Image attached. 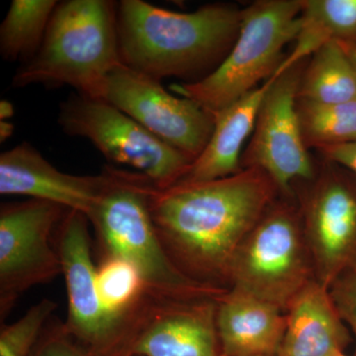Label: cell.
Listing matches in <instances>:
<instances>
[{
  "instance_id": "7402d4cb",
  "label": "cell",
  "mask_w": 356,
  "mask_h": 356,
  "mask_svg": "<svg viewBox=\"0 0 356 356\" xmlns=\"http://www.w3.org/2000/svg\"><path fill=\"white\" fill-rule=\"evenodd\" d=\"M96 285L104 308L128 323L135 322L149 296L137 269L119 257H105L96 267Z\"/></svg>"
},
{
  "instance_id": "52a82bcc",
  "label": "cell",
  "mask_w": 356,
  "mask_h": 356,
  "mask_svg": "<svg viewBox=\"0 0 356 356\" xmlns=\"http://www.w3.org/2000/svg\"><path fill=\"white\" fill-rule=\"evenodd\" d=\"M58 124L67 135L88 140L108 161L133 168L159 191L177 184L193 163L103 99L70 96L60 105Z\"/></svg>"
},
{
  "instance_id": "6da1fadb",
  "label": "cell",
  "mask_w": 356,
  "mask_h": 356,
  "mask_svg": "<svg viewBox=\"0 0 356 356\" xmlns=\"http://www.w3.org/2000/svg\"><path fill=\"white\" fill-rule=\"evenodd\" d=\"M277 194L266 172L250 168L220 179L154 188L149 207L173 264L191 280L225 289L236 248Z\"/></svg>"
},
{
  "instance_id": "7a4b0ae2",
  "label": "cell",
  "mask_w": 356,
  "mask_h": 356,
  "mask_svg": "<svg viewBox=\"0 0 356 356\" xmlns=\"http://www.w3.org/2000/svg\"><path fill=\"white\" fill-rule=\"evenodd\" d=\"M243 9L207 4L177 13L143 0L117 3L121 63L161 81L168 77L196 83L219 67L233 48Z\"/></svg>"
},
{
  "instance_id": "9a60e30c",
  "label": "cell",
  "mask_w": 356,
  "mask_h": 356,
  "mask_svg": "<svg viewBox=\"0 0 356 356\" xmlns=\"http://www.w3.org/2000/svg\"><path fill=\"white\" fill-rule=\"evenodd\" d=\"M286 322L277 307L231 288L217 303L222 356H277Z\"/></svg>"
},
{
  "instance_id": "603a6c76",
  "label": "cell",
  "mask_w": 356,
  "mask_h": 356,
  "mask_svg": "<svg viewBox=\"0 0 356 356\" xmlns=\"http://www.w3.org/2000/svg\"><path fill=\"white\" fill-rule=\"evenodd\" d=\"M56 309L55 302L43 299L13 324L2 325L0 356H31Z\"/></svg>"
},
{
  "instance_id": "3957f363",
  "label": "cell",
  "mask_w": 356,
  "mask_h": 356,
  "mask_svg": "<svg viewBox=\"0 0 356 356\" xmlns=\"http://www.w3.org/2000/svg\"><path fill=\"white\" fill-rule=\"evenodd\" d=\"M121 64L116 2L65 0L56 7L39 51L21 64L11 86H67L102 99L110 72Z\"/></svg>"
},
{
  "instance_id": "d6986e66",
  "label": "cell",
  "mask_w": 356,
  "mask_h": 356,
  "mask_svg": "<svg viewBox=\"0 0 356 356\" xmlns=\"http://www.w3.org/2000/svg\"><path fill=\"white\" fill-rule=\"evenodd\" d=\"M298 99L323 104L356 102V70L339 42L325 44L307 62Z\"/></svg>"
},
{
  "instance_id": "e0dca14e",
  "label": "cell",
  "mask_w": 356,
  "mask_h": 356,
  "mask_svg": "<svg viewBox=\"0 0 356 356\" xmlns=\"http://www.w3.org/2000/svg\"><path fill=\"white\" fill-rule=\"evenodd\" d=\"M273 81L271 76L215 115L214 130L207 146L177 184L210 181L231 177L243 170L241 161L243 145L254 132L262 99Z\"/></svg>"
},
{
  "instance_id": "cb8c5ba5",
  "label": "cell",
  "mask_w": 356,
  "mask_h": 356,
  "mask_svg": "<svg viewBox=\"0 0 356 356\" xmlns=\"http://www.w3.org/2000/svg\"><path fill=\"white\" fill-rule=\"evenodd\" d=\"M31 356H95L65 331L64 325L42 334Z\"/></svg>"
},
{
  "instance_id": "83f0119b",
  "label": "cell",
  "mask_w": 356,
  "mask_h": 356,
  "mask_svg": "<svg viewBox=\"0 0 356 356\" xmlns=\"http://www.w3.org/2000/svg\"><path fill=\"white\" fill-rule=\"evenodd\" d=\"M14 133V125L9 121H0V140L1 143L8 140Z\"/></svg>"
},
{
  "instance_id": "277c9868",
  "label": "cell",
  "mask_w": 356,
  "mask_h": 356,
  "mask_svg": "<svg viewBox=\"0 0 356 356\" xmlns=\"http://www.w3.org/2000/svg\"><path fill=\"white\" fill-rule=\"evenodd\" d=\"M154 188L139 173L120 170L117 184L88 218L105 257L130 262L140 273L152 299H219L228 290L191 280L166 254L149 213V196Z\"/></svg>"
},
{
  "instance_id": "8992f818",
  "label": "cell",
  "mask_w": 356,
  "mask_h": 356,
  "mask_svg": "<svg viewBox=\"0 0 356 356\" xmlns=\"http://www.w3.org/2000/svg\"><path fill=\"white\" fill-rule=\"evenodd\" d=\"M312 280L313 266L299 207L276 200L236 248L227 282L286 311Z\"/></svg>"
},
{
  "instance_id": "ba28073f",
  "label": "cell",
  "mask_w": 356,
  "mask_h": 356,
  "mask_svg": "<svg viewBox=\"0 0 356 356\" xmlns=\"http://www.w3.org/2000/svg\"><path fill=\"white\" fill-rule=\"evenodd\" d=\"M88 218L69 211L58 228L57 250L67 292L64 327L95 356H126L134 323L114 317L103 306L90 252Z\"/></svg>"
},
{
  "instance_id": "ffe728a7",
  "label": "cell",
  "mask_w": 356,
  "mask_h": 356,
  "mask_svg": "<svg viewBox=\"0 0 356 356\" xmlns=\"http://www.w3.org/2000/svg\"><path fill=\"white\" fill-rule=\"evenodd\" d=\"M56 0H13L0 26V53L9 62L31 60L43 43Z\"/></svg>"
},
{
  "instance_id": "44dd1931",
  "label": "cell",
  "mask_w": 356,
  "mask_h": 356,
  "mask_svg": "<svg viewBox=\"0 0 356 356\" xmlns=\"http://www.w3.org/2000/svg\"><path fill=\"white\" fill-rule=\"evenodd\" d=\"M297 113L308 149L356 143V102L323 104L298 99Z\"/></svg>"
},
{
  "instance_id": "8fae6325",
  "label": "cell",
  "mask_w": 356,
  "mask_h": 356,
  "mask_svg": "<svg viewBox=\"0 0 356 356\" xmlns=\"http://www.w3.org/2000/svg\"><path fill=\"white\" fill-rule=\"evenodd\" d=\"M70 210L30 199L0 208V316L6 318L18 298L36 285L63 274L51 235Z\"/></svg>"
},
{
  "instance_id": "f1b7e54d",
  "label": "cell",
  "mask_w": 356,
  "mask_h": 356,
  "mask_svg": "<svg viewBox=\"0 0 356 356\" xmlns=\"http://www.w3.org/2000/svg\"><path fill=\"white\" fill-rule=\"evenodd\" d=\"M343 47V50L348 54V58H350L351 63L355 65L356 70V44L355 43H343L339 42Z\"/></svg>"
},
{
  "instance_id": "9c48e42d",
  "label": "cell",
  "mask_w": 356,
  "mask_h": 356,
  "mask_svg": "<svg viewBox=\"0 0 356 356\" xmlns=\"http://www.w3.org/2000/svg\"><path fill=\"white\" fill-rule=\"evenodd\" d=\"M300 204L314 278L329 289L356 270V175L324 159Z\"/></svg>"
},
{
  "instance_id": "5bb4252c",
  "label": "cell",
  "mask_w": 356,
  "mask_h": 356,
  "mask_svg": "<svg viewBox=\"0 0 356 356\" xmlns=\"http://www.w3.org/2000/svg\"><path fill=\"white\" fill-rule=\"evenodd\" d=\"M120 170L107 166L99 175H74L58 170L29 143L0 156V194L27 196L58 204L89 218L119 179Z\"/></svg>"
},
{
  "instance_id": "2e32d148",
  "label": "cell",
  "mask_w": 356,
  "mask_h": 356,
  "mask_svg": "<svg viewBox=\"0 0 356 356\" xmlns=\"http://www.w3.org/2000/svg\"><path fill=\"white\" fill-rule=\"evenodd\" d=\"M277 356H331L344 353L351 337L329 289L314 278L290 302Z\"/></svg>"
},
{
  "instance_id": "484cf974",
  "label": "cell",
  "mask_w": 356,
  "mask_h": 356,
  "mask_svg": "<svg viewBox=\"0 0 356 356\" xmlns=\"http://www.w3.org/2000/svg\"><path fill=\"white\" fill-rule=\"evenodd\" d=\"M317 152L323 159L343 165L356 175V143L341 146L321 147Z\"/></svg>"
},
{
  "instance_id": "ac0fdd59",
  "label": "cell",
  "mask_w": 356,
  "mask_h": 356,
  "mask_svg": "<svg viewBox=\"0 0 356 356\" xmlns=\"http://www.w3.org/2000/svg\"><path fill=\"white\" fill-rule=\"evenodd\" d=\"M294 42L274 76L308 60L332 42L356 44V0H303Z\"/></svg>"
},
{
  "instance_id": "4fadbf2b",
  "label": "cell",
  "mask_w": 356,
  "mask_h": 356,
  "mask_svg": "<svg viewBox=\"0 0 356 356\" xmlns=\"http://www.w3.org/2000/svg\"><path fill=\"white\" fill-rule=\"evenodd\" d=\"M219 299L168 301L147 296L126 356H222L216 325Z\"/></svg>"
},
{
  "instance_id": "f546056e",
  "label": "cell",
  "mask_w": 356,
  "mask_h": 356,
  "mask_svg": "<svg viewBox=\"0 0 356 356\" xmlns=\"http://www.w3.org/2000/svg\"><path fill=\"white\" fill-rule=\"evenodd\" d=\"M331 356H348V355H344V353H334V355H332Z\"/></svg>"
},
{
  "instance_id": "7c38bea8",
  "label": "cell",
  "mask_w": 356,
  "mask_h": 356,
  "mask_svg": "<svg viewBox=\"0 0 356 356\" xmlns=\"http://www.w3.org/2000/svg\"><path fill=\"white\" fill-rule=\"evenodd\" d=\"M102 99L192 161L202 153L214 130V115L123 64L110 72Z\"/></svg>"
},
{
  "instance_id": "30bf717a",
  "label": "cell",
  "mask_w": 356,
  "mask_h": 356,
  "mask_svg": "<svg viewBox=\"0 0 356 356\" xmlns=\"http://www.w3.org/2000/svg\"><path fill=\"white\" fill-rule=\"evenodd\" d=\"M308 60L273 76L262 99L254 132L243 151L242 168H259L273 179L281 195L294 197L297 179L311 181L316 175L304 142L297 100L302 74Z\"/></svg>"
},
{
  "instance_id": "d4e9b609",
  "label": "cell",
  "mask_w": 356,
  "mask_h": 356,
  "mask_svg": "<svg viewBox=\"0 0 356 356\" xmlns=\"http://www.w3.org/2000/svg\"><path fill=\"white\" fill-rule=\"evenodd\" d=\"M329 291L339 316L353 332L356 356V270L339 276Z\"/></svg>"
},
{
  "instance_id": "5b68a950",
  "label": "cell",
  "mask_w": 356,
  "mask_h": 356,
  "mask_svg": "<svg viewBox=\"0 0 356 356\" xmlns=\"http://www.w3.org/2000/svg\"><path fill=\"white\" fill-rule=\"evenodd\" d=\"M303 0H257L243 9L233 48L217 69L196 83L175 84L181 97L216 115L270 79L299 30Z\"/></svg>"
},
{
  "instance_id": "4316f807",
  "label": "cell",
  "mask_w": 356,
  "mask_h": 356,
  "mask_svg": "<svg viewBox=\"0 0 356 356\" xmlns=\"http://www.w3.org/2000/svg\"><path fill=\"white\" fill-rule=\"evenodd\" d=\"M15 114L13 103L8 100L2 99L0 102V119L1 121H8Z\"/></svg>"
}]
</instances>
